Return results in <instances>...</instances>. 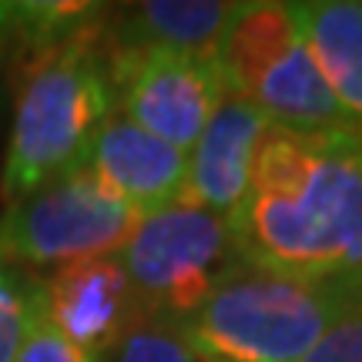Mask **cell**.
Instances as JSON below:
<instances>
[{"instance_id":"6da1fadb","label":"cell","mask_w":362,"mask_h":362,"mask_svg":"<svg viewBox=\"0 0 362 362\" xmlns=\"http://www.w3.org/2000/svg\"><path fill=\"white\" fill-rule=\"evenodd\" d=\"M242 265L336 282L362 262V131L269 128L228 218Z\"/></svg>"},{"instance_id":"7a4b0ae2","label":"cell","mask_w":362,"mask_h":362,"mask_svg":"<svg viewBox=\"0 0 362 362\" xmlns=\"http://www.w3.org/2000/svg\"><path fill=\"white\" fill-rule=\"evenodd\" d=\"M98 24L24 57V84L17 90L0 171V194L7 205L81 168L94 134L115 115L111 64L101 51Z\"/></svg>"},{"instance_id":"3957f363","label":"cell","mask_w":362,"mask_h":362,"mask_svg":"<svg viewBox=\"0 0 362 362\" xmlns=\"http://www.w3.org/2000/svg\"><path fill=\"white\" fill-rule=\"evenodd\" d=\"M346 312L336 282L242 265L178 325L202 362H302Z\"/></svg>"},{"instance_id":"277c9868","label":"cell","mask_w":362,"mask_h":362,"mask_svg":"<svg viewBox=\"0 0 362 362\" xmlns=\"http://www.w3.org/2000/svg\"><path fill=\"white\" fill-rule=\"evenodd\" d=\"M225 88L259 111L272 128H356L325 88L292 13V0H245L218 47ZM362 131V128H359Z\"/></svg>"},{"instance_id":"5b68a950","label":"cell","mask_w":362,"mask_h":362,"mask_svg":"<svg viewBox=\"0 0 362 362\" xmlns=\"http://www.w3.org/2000/svg\"><path fill=\"white\" fill-rule=\"evenodd\" d=\"M117 259L148 322L181 325L232 272L242 269L228 218L188 202L138 221Z\"/></svg>"},{"instance_id":"8992f818","label":"cell","mask_w":362,"mask_h":362,"mask_svg":"<svg viewBox=\"0 0 362 362\" xmlns=\"http://www.w3.org/2000/svg\"><path fill=\"white\" fill-rule=\"evenodd\" d=\"M141 218L88 168H74L7 205L0 215V265L24 272L117 255Z\"/></svg>"},{"instance_id":"52a82bcc","label":"cell","mask_w":362,"mask_h":362,"mask_svg":"<svg viewBox=\"0 0 362 362\" xmlns=\"http://www.w3.org/2000/svg\"><path fill=\"white\" fill-rule=\"evenodd\" d=\"M115 111L155 138L192 151L221 98L228 94L218 61L158 47H117L107 54Z\"/></svg>"},{"instance_id":"ba28073f","label":"cell","mask_w":362,"mask_h":362,"mask_svg":"<svg viewBox=\"0 0 362 362\" xmlns=\"http://www.w3.org/2000/svg\"><path fill=\"white\" fill-rule=\"evenodd\" d=\"M37 305L74 346L104 359L144 325V309L117 255L57 265L37 275Z\"/></svg>"},{"instance_id":"9c48e42d","label":"cell","mask_w":362,"mask_h":362,"mask_svg":"<svg viewBox=\"0 0 362 362\" xmlns=\"http://www.w3.org/2000/svg\"><path fill=\"white\" fill-rule=\"evenodd\" d=\"M81 168H88L134 211L151 215L185 198L188 155L115 111L94 134Z\"/></svg>"},{"instance_id":"30bf717a","label":"cell","mask_w":362,"mask_h":362,"mask_svg":"<svg viewBox=\"0 0 362 362\" xmlns=\"http://www.w3.org/2000/svg\"><path fill=\"white\" fill-rule=\"evenodd\" d=\"M269 128L272 124L252 104L228 90L188 151V178L181 202L232 218L248 192L255 155Z\"/></svg>"},{"instance_id":"8fae6325","label":"cell","mask_w":362,"mask_h":362,"mask_svg":"<svg viewBox=\"0 0 362 362\" xmlns=\"http://www.w3.org/2000/svg\"><path fill=\"white\" fill-rule=\"evenodd\" d=\"M292 13L325 88L362 128V0H292Z\"/></svg>"},{"instance_id":"7c38bea8","label":"cell","mask_w":362,"mask_h":362,"mask_svg":"<svg viewBox=\"0 0 362 362\" xmlns=\"http://www.w3.org/2000/svg\"><path fill=\"white\" fill-rule=\"evenodd\" d=\"M238 4L228 0H148L121 13L117 47H158L188 57L218 61V47L235 21Z\"/></svg>"},{"instance_id":"4fadbf2b","label":"cell","mask_w":362,"mask_h":362,"mask_svg":"<svg viewBox=\"0 0 362 362\" xmlns=\"http://www.w3.org/2000/svg\"><path fill=\"white\" fill-rule=\"evenodd\" d=\"M37 309V275L0 265V362H13Z\"/></svg>"},{"instance_id":"5bb4252c","label":"cell","mask_w":362,"mask_h":362,"mask_svg":"<svg viewBox=\"0 0 362 362\" xmlns=\"http://www.w3.org/2000/svg\"><path fill=\"white\" fill-rule=\"evenodd\" d=\"M115 362H202L178 332V325L144 322L115 352Z\"/></svg>"},{"instance_id":"9a60e30c","label":"cell","mask_w":362,"mask_h":362,"mask_svg":"<svg viewBox=\"0 0 362 362\" xmlns=\"http://www.w3.org/2000/svg\"><path fill=\"white\" fill-rule=\"evenodd\" d=\"M13 362H104V359H98L94 352L81 349L67 336H61L37 305L24 339H21V346H17Z\"/></svg>"},{"instance_id":"2e32d148","label":"cell","mask_w":362,"mask_h":362,"mask_svg":"<svg viewBox=\"0 0 362 362\" xmlns=\"http://www.w3.org/2000/svg\"><path fill=\"white\" fill-rule=\"evenodd\" d=\"M302 362H362V315L346 305V312L325 329Z\"/></svg>"},{"instance_id":"e0dca14e","label":"cell","mask_w":362,"mask_h":362,"mask_svg":"<svg viewBox=\"0 0 362 362\" xmlns=\"http://www.w3.org/2000/svg\"><path fill=\"white\" fill-rule=\"evenodd\" d=\"M339 288H342V296H346V305L362 315V262L339 279Z\"/></svg>"},{"instance_id":"ac0fdd59","label":"cell","mask_w":362,"mask_h":362,"mask_svg":"<svg viewBox=\"0 0 362 362\" xmlns=\"http://www.w3.org/2000/svg\"><path fill=\"white\" fill-rule=\"evenodd\" d=\"M13 40V0H0V51Z\"/></svg>"}]
</instances>
